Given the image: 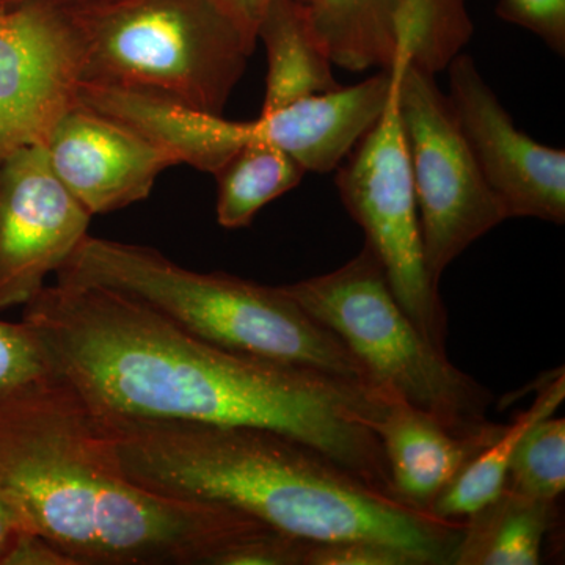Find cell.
<instances>
[{"mask_svg":"<svg viewBox=\"0 0 565 565\" xmlns=\"http://www.w3.org/2000/svg\"><path fill=\"white\" fill-rule=\"evenodd\" d=\"M22 319L39 334L55 375L103 426L177 422L273 430L396 497L371 427L385 407L382 386L223 351L99 286H44Z\"/></svg>","mask_w":565,"mask_h":565,"instance_id":"cell-1","label":"cell"},{"mask_svg":"<svg viewBox=\"0 0 565 565\" xmlns=\"http://www.w3.org/2000/svg\"><path fill=\"white\" fill-rule=\"evenodd\" d=\"M0 487L74 565H215L273 530L137 486L109 434L57 375L0 397Z\"/></svg>","mask_w":565,"mask_h":565,"instance_id":"cell-2","label":"cell"},{"mask_svg":"<svg viewBox=\"0 0 565 565\" xmlns=\"http://www.w3.org/2000/svg\"><path fill=\"white\" fill-rule=\"evenodd\" d=\"M103 427L137 486L232 509L310 544L373 541L415 565H445L462 535L463 520L418 511L273 430L177 422Z\"/></svg>","mask_w":565,"mask_h":565,"instance_id":"cell-3","label":"cell"},{"mask_svg":"<svg viewBox=\"0 0 565 565\" xmlns=\"http://www.w3.org/2000/svg\"><path fill=\"white\" fill-rule=\"evenodd\" d=\"M57 280L131 297L182 332L223 351L375 385L343 341L282 286L195 273L154 248L90 234L63 264Z\"/></svg>","mask_w":565,"mask_h":565,"instance_id":"cell-4","label":"cell"},{"mask_svg":"<svg viewBox=\"0 0 565 565\" xmlns=\"http://www.w3.org/2000/svg\"><path fill=\"white\" fill-rule=\"evenodd\" d=\"M82 85L158 96L223 115L252 43L212 0H111L71 11Z\"/></svg>","mask_w":565,"mask_h":565,"instance_id":"cell-5","label":"cell"},{"mask_svg":"<svg viewBox=\"0 0 565 565\" xmlns=\"http://www.w3.org/2000/svg\"><path fill=\"white\" fill-rule=\"evenodd\" d=\"M332 330L375 385L399 394L456 434L492 426L493 394L416 329L370 247L333 273L282 286Z\"/></svg>","mask_w":565,"mask_h":565,"instance_id":"cell-6","label":"cell"},{"mask_svg":"<svg viewBox=\"0 0 565 565\" xmlns=\"http://www.w3.org/2000/svg\"><path fill=\"white\" fill-rule=\"evenodd\" d=\"M397 109L427 273L438 286L449 264L504 221L505 212L481 170L435 76L397 55Z\"/></svg>","mask_w":565,"mask_h":565,"instance_id":"cell-7","label":"cell"},{"mask_svg":"<svg viewBox=\"0 0 565 565\" xmlns=\"http://www.w3.org/2000/svg\"><path fill=\"white\" fill-rule=\"evenodd\" d=\"M384 114L360 140L345 163L338 167L337 184L341 202L353 221L362 226L371 248L405 315L438 351L446 352L448 313L438 286L427 273L422 225L411 163L405 150L397 79Z\"/></svg>","mask_w":565,"mask_h":565,"instance_id":"cell-8","label":"cell"},{"mask_svg":"<svg viewBox=\"0 0 565 565\" xmlns=\"http://www.w3.org/2000/svg\"><path fill=\"white\" fill-rule=\"evenodd\" d=\"M82 46L71 11L28 3L0 11V161L46 143L79 103Z\"/></svg>","mask_w":565,"mask_h":565,"instance_id":"cell-9","label":"cell"},{"mask_svg":"<svg viewBox=\"0 0 565 565\" xmlns=\"http://www.w3.org/2000/svg\"><path fill=\"white\" fill-rule=\"evenodd\" d=\"M92 218L43 145L0 161V311L24 307L46 286L88 236Z\"/></svg>","mask_w":565,"mask_h":565,"instance_id":"cell-10","label":"cell"},{"mask_svg":"<svg viewBox=\"0 0 565 565\" xmlns=\"http://www.w3.org/2000/svg\"><path fill=\"white\" fill-rule=\"evenodd\" d=\"M448 73V102L505 217L563 225L565 151L539 143L516 128L473 58L460 54Z\"/></svg>","mask_w":565,"mask_h":565,"instance_id":"cell-11","label":"cell"},{"mask_svg":"<svg viewBox=\"0 0 565 565\" xmlns=\"http://www.w3.org/2000/svg\"><path fill=\"white\" fill-rule=\"evenodd\" d=\"M51 169L90 215L131 206L150 195L178 159L118 118L77 103L43 145Z\"/></svg>","mask_w":565,"mask_h":565,"instance_id":"cell-12","label":"cell"},{"mask_svg":"<svg viewBox=\"0 0 565 565\" xmlns=\"http://www.w3.org/2000/svg\"><path fill=\"white\" fill-rule=\"evenodd\" d=\"M394 87V71L308 96L258 117L263 140L302 166L305 172L330 173L355 150L384 114Z\"/></svg>","mask_w":565,"mask_h":565,"instance_id":"cell-13","label":"cell"},{"mask_svg":"<svg viewBox=\"0 0 565 565\" xmlns=\"http://www.w3.org/2000/svg\"><path fill=\"white\" fill-rule=\"evenodd\" d=\"M504 426L493 423L476 434H456L390 392L384 411L371 427L381 441L396 497L430 514L437 498Z\"/></svg>","mask_w":565,"mask_h":565,"instance_id":"cell-14","label":"cell"},{"mask_svg":"<svg viewBox=\"0 0 565 565\" xmlns=\"http://www.w3.org/2000/svg\"><path fill=\"white\" fill-rule=\"evenodd\" d=\"M256 40L267 55L262 114L341 87L333 62L300 0H275L258 25Z\"/></svg>","mask_w":565,"mask_h":565,"instance_id":"cell-15","label":"cell"},{"mask_svg":"<svg viewBox=\"0 0 565 565\" xmlns=\"http://www.w3.org/2000/svg\"><path fill=\"white\" fill-rule=\"evenodd\" d=\"M559 523L557 501L539 500L504 487L497 498L463 519L455 565H537Z\"/></svg>","mask_w":565,"mask_h":565,"instance_id":"cell-16","label":"cell"},{"mask_svg":"<svg viewBox=\"0 0 565 565\" xmlns=\"http://www.w3.org/2000/svg\"><path fill=\"white\" fill-rule=\"evenodd\" d=\"M334 66L353 73L396 62V22L403 0H300Z\"/></svg>","mask_w":565,"mask_h":565,"instance_id":"cell-17","label":"cell"},{"mask_svg":"<svg viewBox=\"0 0 565 565\" xmlns=\"http://www.w3.org/2000/svg\"><path fill=\"white\" fill-rule=\"evenodd\" d=\"M564 399L565 374L559 370V373L546 375L533 405L516 415L514 423L505 424L503 433L457 475L437 498L430 514L445 520H463L497 498L508 481L509 465L516 446L535 423L555 415Z\"/></svg>","mask_w":565,"mask_h":565,"instance_id":"cell-18","label":"cell"},{"mask_svg":"<svg viewBox=\"0 0 565 565\" xmlns=\"http://www.w3.org/2000/svg\"><path fill=\"white\" fill-rule=\"evenodd\" d=\"M305 173L299 162L274 145H245L214 173L218 225L226 230L250 225L264 206L297 188Z\"/></svg>","mask_w":565,"mask_h":565,"instance_id":"cell-19","label":"cell"},{"mask_svg":"<svg viewBox=\"0 0 565 565\" xmlns=\"http://www.w3.org/2000/svg\"><path fill=\"white\" fill-rule=\"evenodd\" d=\"M473 32L465 0H403L396 22L397 55L435 76L462 54Z\"/></svg>","mask_w":565,"mask_h":565,"instance_id":"cell-20","label":"cell"},{"mask_svg":"<svg viewBox=\"0 0 565 565\" xmlns=\"http://www.w3.org/2000/svg\"><path fill=\"white\" fill-rule=\"evenodd\" d=\"M505 487L526 497L557 501L565 490V419L535 423L516 446Z\"/></svg>","mask_w":565,"mask_h":565,"instance_id":"cell-21","label":"cell"},{"mask_svg":"<svg viewBox=\"0 0 565 565\" xmlns=\"http://www.w3.org/2000/svg\"><path fill=\"white\" fill-rule=\"evenodd\" d=\"M50 355L31 323L0 319V397L54 377Z\"/></svg>","mask_w":565,"mask_h":565,"instance_id":"cell-22","label":"cell"},{"mask_svg":"<svg viewBox=\"0 0 565 565\" xmlns=\"http://www.w3.org/2000/svg\"><path fill=\"white\" fill-rule=\"evenodd\" d=\"M497 13L565 54V0H498Z\"/></svg>","mask_w":565,"mask_h":565,"instance_id":"cell-23","label":"cell"},{"mask_svg":"<svg viewBox=\"0 0 565 565\" xmlns=\"http://www.w3.org/2000/svg\"><path fill=\"white\" fill-rule=\"evenodd\" d=\"M310 542L266 530L226 550L215 565H303Z\"/></svg>","mask_w":565,"mask_h":565,"instance_id":"cell-24","label":"cell"},{"mask_svg":"<svg viewBox=\"0 0 565 565\" xmlns=\"http://www.w3.org/2000/svg\"><path fill=\"white\" fill-rule=\"evenodd\" d=\"M303 565H415L412 557L392 545L373 541L310 544Z\"/></svg>","mask_w":565,"mask_h":565,"instance_id":"cell-25","label":"cell"},{"mask_svg":"<svg viewBox=\"0 0 565 565\" xmlns=\"http://www.w3.org/2000/svg\"><path fill=\"white\" fill-rule=\"evenodd\" d=\"M0 565H74L62 550L35 531L18 535Z\"/></svg>","mask_w":565,"mask_h":565,"instance_id":"cell-26","label":"cell"},{"mask_svg":"<svg viewBox=\"0 0 565 565\" xmlns=\"http://www.w3.org/2000/svg\"><path fill=\"white\" fill-rule=\"evenodd\" d=\"M233 21L252 43H258L256 33L267 9L275 0H212Z\"/></svg>","mask_w":565,"mask_h":565,"instance_id":"cell-27","label":"cell"},{"mask_svg":"<svg viewBox=\"0 0 565 565\" xmlns=\"http://www.w3.org/2000/svg\"><path fill=\"white\" fill-rule=\"evenodd\" d=\"M24 531H32L28 516L17 501L0 487V561Z\"/></svg>","mask_w":565,"mask_h":565,"instance_id":"cell-28","label":"cell"},{"mask_svg":"<svg viewBox=\"0 0 565 565\" xmlns=\"http://www.w3.org/2000/svg\"><path fill=\"white\" fill-rule=\"evenodd\" d=\"M111 0H0V11L14 9V7L28 6V3H43L66 11H79L103 6Z\"/></svg>","mask_w":565,"mask_h":565,"instance_id":"cell-29","label":"cell"}]
</instances>
